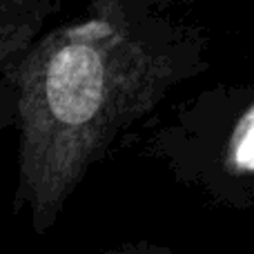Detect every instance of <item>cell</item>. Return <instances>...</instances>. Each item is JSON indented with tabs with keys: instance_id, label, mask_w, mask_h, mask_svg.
Listing matches in <instances>:
<instances>
[{
	"instance_id": "cell-2",
	"label": "cell",
	"mask_w": 254,
	"mask_h": 254,
	"mask_svg": "<svg viewBox=\"0 0 254 254\" xmlns=\"http://www.w3.org/2000/svg\"><path fill=\"white\" fill-rule=\"evenodd\" d=\"M56 0H0V74L40 38Z\"/></svg>"
},
{
	"instance_id": "cell-4",
	"label": "cell",
	"mask_w": 254,
	"mask_h": 254,
	"mask_svg": "<svg viewBox=\"0 0 254 254\" xmlns=\"http://www.w3.org/2000/svg\"><path fill=\"white\" fill-rule=\"evenodd\" d=\"M13 119V107H11V89L9 85L0 78V125L4 121H11Z\"/></svg>"
},
{
	"instance_id": "cell-1",
	"label": "cell",
	"mask_w": 254,
	"mask_h": 254,
	"mask_svg": "<svg viewBox=\"0 0 254 254\" xmlns=\"http://www.w3.org/2000/svg\"><path fill=\"white\" fill-rule=\"evenodd\" d=\"M181 49L136 29L121 11L40 36L0 74L18 125L16 210L36 232L63 212L121 129L185 76Z\"/></svg>"
},
{
	"instance_id": "cell-3",
	"label": "cell",
	"mask_w": 254,
	"mask_h": 254,
	"mask_svg": "<svg viewBox=\"0 0 254 254\" xmlns=\"http://www.w3.org/2000/svg\"><path fill=\"white\" fill-rule=\"evenodd\" d=\"M237 156L241 158L246 165L254 167V110L250 112L241 127V136H239V152Z\"/></svg>"
}]
</instances>
